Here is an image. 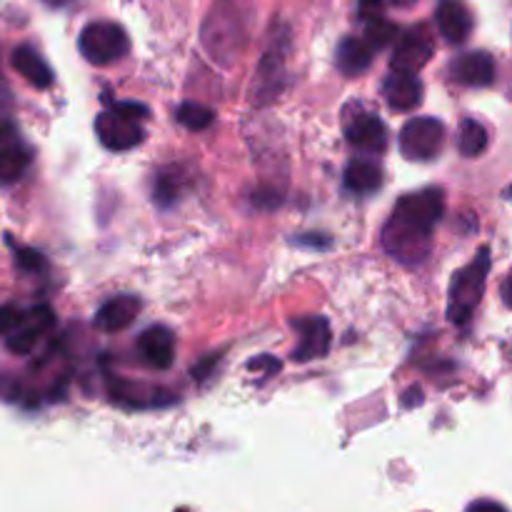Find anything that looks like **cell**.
Returning <instances> with one entry per match:
<instances>
[{
	"label": "cell",
	"mask_w": 512,
	"mask_h": 512,
	"mask_svg": "<svg viewBox=\"0 0 512 512\" xmlns=\"http://www.w3.org/2000/svg\"><path fill=\"white\" fill-rule=\"evenodd\" d=\"M15 260L23 270L28 273H35V270H43L45 268V258L38 253V250H30V248H18L15 250Z\"/></svg>",
	"instance_id": "cell-25"
},
{
	"label": "cell",
	"mask_w": 512,
	"mask_h": 512,
	"mask_svg": "<svg viewBox=\"0 0 512 512\" xmlns=\"http://www.w3.org/2000/svg\"><path fill=\"white\" fill-rule=\"evenodd\" d=\"M470 508H500V505H495V503H475V505H470Z\"/></svg>",
	"instance_id": "cell-32"
},
{
	"label": "cell",
	"mask_w": 512,
	"mask_h": 512,
	"mask_svg": "<svg viewBox=\"0 0 512 512\" xmlns=\"http://www.w3.org/2000/svg\"><path fill=\"white\" fill-rule=\"evenodd\" d=\"M435 20H438V30L448 43H463V40L470 38L473 33V15L458 0H443L438 5V13H435Z\"/></svg>",
	"instance_id": "cell-16"
},
{
	"label": "cell",
	"mask_w": 512,
	"mask_h": 512,
	"mask_svg": "<svg viewBox=\"0 0 512 512\" xmlns=\"http://www.w3.org/2000/svg\"><path fill=\"white\" fill-rule=\"evenodd\" d=\"M383 95L390 108L398 113H408L423 103V83H420L418 73L393 68V73L383 83Z\"/></svg>",
	"instance_id": "cell-12"
},
{
	"label": "cell",
	"mask_w": 512,
	"mask_h": 512,
	"mask_svg": "<svg viewBox=\"0 0 512 512\" xmlns=\"http://www.w3.org/2000/svg\"><path fill=\"white\" fill-rule=\"evenodd\" d=\"M213 110L208 108V105H200V103H193V100H185V103L178 105V110H175V120H178L183 128L188 130H205L213 125Z\"/></svg>",
	"instance_id": "cell-22"
},
{
	"label": "cell",
	"mask_w": 512,
	"mask_h": 512,
	"mask_svg": "<svg viewBox=\"0 0 512 512\" xmlns=\"http://www.w3.org/2000/svg\"><path fill=\"white\" fill-rule=\"evenodd\" d=\"M445 145V125L438 118H413L400 130V153L415 163L438 158Z\"/></svg>",
	"instance_id": "cell-5"
},
{
	"label": "cell",
	"mask_w": 512,
	"mask_h": 512,
	"mask_svg": "<svg viewBox=\"0 0 512 512\" xmlns=\"http://www.w3.org/2000/svg\"><path fill=\"white\" fill-rule=\"evenodd\" d=\"M453 78L470 88H485L495 80V60L485 50H470L453 60Z\"/></svg>",
	"instance_id": "cell-15"
},
{
	"label": "cell",
	"mask_w": 512,
	"mask_h": 512,
	"mask_svg": "<svg viewBox=\"0 0 512 512\" xmlns=\"http://www.w3.org/2000/svg\"><path fill=\"white\" fill-rule=\"evenodd\" d=\"M300 340L293 350L295 363H308V360L325 358L333 343V333H330V323L320 315H310V318H300L295 323Z\"/></svg>",
	"instance_id": "cell-9"
},
{
	"label": "cell",
	"mask_w": 512,
	"mask_h": 512,
	"mask_svg": "<svg viewBox=\"0 0 512 512\" xmlns=\"http://www.w3.org/2000/svg\"><path fill=\"white\" fill-rule=\"evenodd\" d=\"M30 160H33V153H30V148H25L23 143L3 145V148H0V183L8 185L23 178Z\"/></svg>",
	"instance_id": "cell-20"
},
{
	"label": "cell",
	"mask_w": 512,
	"mask_h": 512,
	"mask_svg": "<svg viewBox=\"0 0 512 512\" xmlns=\"http://www.w3.org/2000/svg\"><path fill=\"white\" fill-rule=\"evenodd\" d=\"M20 385L15 378H8V375H0V400H18Z\"/></svg>",
	"instance_id": "cell-27"
},
{
	"label": "cell",
	"mask_w": 512,
	"mask_h": 512,
	"mask_svg": "<svg viewBox=\"0 0 512 512\" xmlns=\"http://www.w3.org/2000/svg\"><path fill=\"white\" fill-rule=\"evenodd\" d=\"M138 313L140 300L135 295H115L108 303L100 305L98 315H95V328L103 330V333H120V330L133 325Z\"/></svg>",
	"instance_id": "cell-14"
},
{
	"label": "cell",
	"mask_w": 512,
	"mask_h": 512,
	"mask_svg": "<svg viewBox=\"0 0 512 512\" xmlns=\"http://www.w3.org/2000/svg\"><path fill=\"white\" fill-rule=\"evenodd\" d=\"M345 133H348V143L353 148L365 150V153H383L388 148V128H385V123L378 115L365 113V110H358L353 120H348Z\"/></svg>",
	"instance_id": "cell-10"
},
{
	"label": "cell",
	"mask_w": 512,
	"mask_h": 512,
	"mask_svg": "<svg viewBox=\"0 0 512 512\" xmlns=\"http://www.w3.org/2000/svg\"><path fill=\"white\" fill-rule=\"evenodd\" d=\"M95 133H98L100 145L115 150V153H123V150H130L138 143H143V128H140L138 118H130V115L120 113L115 108L98 115Z\"/></svg>",
	"instance_id": "cell-7"
},
{
	"label": "cell",
	"mask_w": 512,
	"mask_h": 512,
	"mask_svg": "<svg viewBox=\"0 0 512 512\" xmlns=\"http://www.w3.org/2000/svg\"><path fill=\"white\" fill-rule=\"evenodd\" d=\"M45 3H48V5H53V8H63V5L73 3V0H45Z\"/></svg>",
	"instance_id": "cell-30"
},
{
	"label": "cell",
	"mask_w": 512,
	"mask_h": 512,
	"mask_svg": "<svg viewBox=\"0 0 512 512\" xmlns=\"http://www.w3.org/2000/svg\"><path fill=\"white\" fill-rule=\"evenodd\" d=\"M383 8H385V0H360L358 3V13L365 23L373 18H380V15H383Z\"/></svg>",
	"instance_id": "cell-26"
},
{
	"label": "cell",
	"mask_w": 512,
	"mask_h": 512,
	"mask_svg": "<svg viewBox=\"0 0 512 512\" xmlns=\"http://www.w3.org/2000/svg\"><path fill=\"white\" fill-rule=\"evenodd\" d=\"M395 5H400V8H410V5H415L418 0H393Z\"/></svg>",
	"instance_id": "cell-31"
},
{
	"label": "cell",
	"mask_w": 512,
	"mask_h": 512,
	"mask_svg": "<svg viewBox=\"0 0 512 512\" xmlns=\"http://www.w3.org/2000/svg\"><path fill=\"white\" fill-rule=\"evenodd\" d=\"M288 35L283 33H275L270 38L268 50H265L263 60H260V68H258V80H255V100L258 105H268L273 103L275 98L280 95L285 85V63H288Z\"/></svg>",
	"instance_id": "cell-6"
},
{
	"label": "cell",
	"mask_w": 512,
	"mask_h": 512,
	"mask_svg": "<svg viewBox=\"0 0 512 512\" xmlns=\"http://www.w3.org/2000/svg\"><path fill=\"white\" fill-rule=\"evenodd\" d=\"M505 195H508V198L512 200V185H510V188H508V193H505Z\"/></svg>",
	"instance_id": "cell-33"
},
{
	"label": "cell",
	"mask_w": 512,
	"mask_h": 512,
	"mask_svg": "<svg viewBox=\"0 0 512 512\" xmlns=\"http://www.w3.org/2000/svg\"><path fill=\"white\" fill-rule=\"evenodd\" d=\"M250 368H258V370H263V368H268L270 373H278L280 370V363L275 358H258V360H250Z\"/></svg>",
	"instance_id": "cell-28"
},
{
	"label": "cell",
	"mask_w": 512,
	"mask_h": 512,
	"mask_svg": "<svg viewBox=\"0 0 512 512\" xmlns=\"http://www.w3.org/2000/svg\"><path fill=\"white\" fill-rule=\"evenodd\" d=\"M138 353L150 368L165 370L175 360V335L165 325H153L138 340Z\"/></svg>",
	"instance_id": "cell-13"
},
{
	"label": "cell",
	"mask_w": 512,
	"mask_h": 512,
	"mask_svg": "<svg viewBox=\"0 0 512 512\" xmlns=\"http://www.w3.org/2000/svg\"><path fill=\"white\" fill-rule=\"evenodd\" d=\"M445 213V195L440 188L408 193L395 203L393 215L383 228V245L395 260L415 265L428 258L433 228Z\"/></svg>",
	"instance_id": "cell-1"
},
{
	"label": "cell",
	"mask_w": 512,
	"mask_h": 512,
	"mask_svg": "<svg viewBox=\"0 0 512 512\" xmlns=\"http://www.w3.org/2000/svg\"><path fill=\"white\" fill-rule=\"evenodd\" d=\"M490 273V250L480 248L475 260L450 280V295H448V320L453 325H468L473 318L475 308L483 300L485 280Z\"/></svg>",
	"instance_id": "cell-3"
},
{
	"label": "cell",
	"mask_w": 512,
	"mask_h": 512,
	"mask_svg": "<svg viewBox=\"0 0 512 512\" xmlns=\"http://www.w3.org/2000/svg\"><path fill=\"white\" fill-rule=\"evenodd\" d=\"M373 45L360 38H343L338 45L335 63L345 75H360L373 63Z\"/></svg>",
	"instance_id": "cell-18"
},
{
	"label": "cell",
	"mask_w": 512,
	"mask_h": 512,
	"mask_svg": "<svg viewBox=\"0 0 512 512\" xmlns=\"http://www.w3.org/2000/svg\"><path fill=\"white\" fill-rule=\"evenodd\" d=\"M398 38H400V28L395 23H390V20H385L383 15H380V18L368 20V28H365V40H368L373 48L380 50L390 43H398Z\"/></svg>",
	"instance_id": "cell-23"
},
{
	"label": "cell",
	"mask_w": 512,
	"mask_h": 512,
	"mask_svg": "<svg viewBox=\"0 0 512 512\" xmlns=\"http://www.w3.org/2000/svg\"><path fill=\"white\" fill-rule=\"evenodd\" d=\"M25 313L18 305H0V335H10L20 323H23Z\"/></svg>",
	"instance_id": "cell-24"
},
{
	"label": "cell",
	"mask_w": 512,
	"mask_h": 512,
	"mask_svg": "<svg viewBox=\"0 0 512 512\" xmlns=\"http://www.w3.org/2000/svg\"><path fill=\"white\" fill-rule=\"evenodd\" d=\"M458 148L460 153L468 155V158H475V155L483 153V150L488 148V130H485V125L473 118L463 120L458 133Z\"/></svg>",
	"instance_id": "cell-21"
},
{
	"label": "cell",
	"mask_w": 512,
	"mask_h": 512,
	"mask_svg": "<svg viewBox=\"0 0 512 512\" xmlns=\"http://www.w3.org/2000/svg\"><path fill=\"white\" fill-rule=\"evenodd\" d=\"M500 295H503V303L512 310V273L503 280V288H500Z\"/></svg>",
	"instance_id": "cell-29"
},
{
	"label": "cell",
	"mask_w": 512,
	"mask_h": 512,
	"mask_svg": "<svg viewBox=\"0 0 512 512\" xmlns=\"http://www.w3.org/2000/svg\"><path fill=\"white\" fill-rule=\"evenodd\" d=\"M10 60H13V68L18 70L33 88L45 90L53 85V70H50V65L45 63L30 45H18Z\"/></svg>",
	"instance_id": "cell-17"
},
{
	"label": "cell",
	"mask_w": 512,
	"mask_h": 512,
	"mask_svg": "<svg viewBox=\"0 0 512 512\" xmlns=\"http://www.w3.org/2000/svg\"><path fill=\"white\" fill-rule=\"evenodd\" d=\"M55 325V315L48 305H38V308L28 310L23 318V323L8 335V348L13 350L15 355H28L30 350L35 348L40 338L48 333Z\"/></svg>",
	"instance_id": "cell-11"
},
{
	"label": "cell",
	"mask_w": 512,
	"mask_h": 512,
	"mask_svg": "<svg viewBox=\"0 0 512 512\" xmlns=\"http://www.w3.org/2000/svg\"><path fill=\"white\" fill-rule=\"evenodd\" d=\"M78 48L83 58L93 65H110L115 60L125 58L130 48V40L125 30L115 23H90L80 33Z\"/></svg>",
	"instance_id": "cell-4"
},
{
	"label": "cell",
	"mask_w": 512,
	"mask_h": 512,
	"mask_svg": "<svg viewBox=\"0 0 512 512\" xmlns=\"http://www.w3.org/2000/svg\"><path fill=\"white\" fill-rule=\"evenodd\" d=\"M253 0H215L203 23V48L215 63L230 65L250 38Z\"/></svg>",
	"instance_id": "cell-2"
},
{
	"label": "cell",
	"mask_w": 512,
	"mask_h": 512,
	"mask_svg": "<svg viewBox=\"0 0 512 512\" xmlns=\"http://www.w3.org/2000/svg\"><path fill=\"white\" fill-rule=\"evenodd\" d=\"M435 53V35L430 33V28L425 23L413 25L405 33H400L398 45H395L393 53V68L398 70H410V73H418L425 65L430 63Z\"/></svg>",
	"instance_id": "cell-8"
},
{
	"label": "cell",
	"mask_w": 512,
	"mask_h": 512,
	"mask_svg": "<svg viewBox=\"0 0 512 512\" xmlns=\"http://www.w3.org/2000/svg\"><path fill=\"white\" fill-rule=\"evenodd\" d=\"M343 183L350 193L355 195H370L383 185V170L373 163V160H353L348 163L343 175Z\"/></svg>",
	"instance_id": "cell-19"
}]
</instances>
